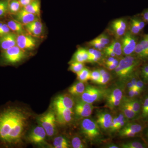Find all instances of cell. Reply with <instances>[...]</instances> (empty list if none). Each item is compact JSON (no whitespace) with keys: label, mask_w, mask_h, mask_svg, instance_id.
<instances>
[{"label":"cell","mask_w":148,"mask_h":148,"mask_svg":"<svg viewBox=\"0 0 148 148\" xmlns=\"http://www.w3.org/2000/svg\"><path fill=\"white\" fill-rule=\"evenodd\" d=\"M146 36H147V38H148V35H146Z\"/></svg>","instance_id":"cell-58"},{"label":"cell","mask_w":148,"mask_h":148,"mask_svg":"<svg viewBox=\"0 0 148 148\" xmlns=\"http://www.w3.org/2000/svg\"><path fill=\"white\" fill-rule=\"evenodd\" d=\"M88 53L87 49L79 48L74 53L71 62H77L84 63L87 62Z\"/></svg>","instance_id":"cell-20"},{"label":"cell","mask_w":148,"mask_h":148,"mask_svg":"<svg viewBox=\"0 0 148 148\" xmlns=\"http://www.w3.org/2000/svg\"><path fill=\"white\" fill-rule=\"evenodd\" d=\"M108 47L114 52L116 56H121L123 53L121 43L118 41L114 40L111 43L110 45Z\"/></svg>","instance_id":"cell-30"},{"label":"cell","mask_w":148,"mask_h":148,"mask_svg":"<svg viewBox=\"0 0 148 148\" xmlns=\"http://www.w3.org/2000/svg\"><path fill=\"white\" fill-rule=\"evenodd\" d=\"M84 68V63L77 62H71L70 63L69 70L74 73L77 74Z\"/></svg>","instance_id":"cell-33"},{"label":"cell","mask_w":148,"mask_h":148,"mask_svg":"<svg viewBox=\"0 0 148 148\" xmlns=\"http://www.w3.org/2000/svg\"><path fill=\"white\" fill-rule=\"evenodd\" d=\"M103 51L106 53V55L108 56H110V57H116V56L114 53V52L112 51L108 47H106L103 49Z\"/></svg>","instance_id":"cell-46"},{"label":"cell","mask_w":148,"mask_h":148,"mask_svg":"<svg viewBox=\"0 0 148 148\" xmlns=\"http://www.w3.org/2000/svg\"><path fill=\"white\" fill-rule=\"evenodd\" d=\"M144 87H145V85H144V82L140 79L137 80V84H136L137 89L142 92L144 89Z\"/></svg>","instance_id":"cell-47"},{"label":"cell","mask_w":148,"mask_h":148,"mask_svg":"<svg viewBox=\"0 0 148 148\" xmlns=\"http://www.w3.org/2000/svg\"><path fill=\"white\" fill-rule=\"evenodd\" d=\"M134 53L135 54V56L141 61H145V56L143 50V47L140 42H138L136 45Z\"/></svg>","instance_id":"cell-34"},{"label":"cell","mask_w":148,"mask_h":148,"mask_svg":"<svg viewBox=\"0 0 148 148\" xmlns=\"http://www.w3.org/2000/svg\"><path fill=\"white\" fill-rule=\"evenodd\" d=\"M40 0H34L24 9L28 12L40 16Z\"/></svg>","instance_id":"cell-23"},{"label":"cell","mask_w":148,"mask_h":148,"mask_svg":"<svg viewBox=\"0 0 148 148\" xmlns=\"http://www.w3.org/2000/svg\"><path fill=\"white\" fill-rule=\"evenodd\" d=\"M146 135H147V138L148 139V130L147 132V134H146Z\"/></svg>","instance_id":"cell-56"},{"label":"cell","mask_w":148,"mask_h":148,"mask_svg":"<svg viewBox=\"0 0 148 148\" xmlns=\"http://www.w3.org/2000/svg\"><path fill=\"white\" fill-rule=\"evenodd\" d=\"M9 0H0V20H3L10 15L9 12Z\"/></svg>","instance_id":"cell-25"},{"label":"cell","mask_w":148,"mask_h":148,"mask_svg":"<svg viewBox=\"0 0 148 148\" xmlns=\"http://www.w3.org/2000/svg\"><path fill=\"white\" fill-rule=\"evenodd\" d=\"M101 77V75L98 70H94L90 72V80L94 83H96L100 79Z\"/></svg>","instance_id":"cell-42"},{"label":"cell","mask_w":148,"mask_h":148,"mask_svg":"<svg viewBox=\"0 0 148 148\" xmlns=\"http://www.w3.org/2000/svg\"><path fill=\"white\" fill-rule=\"evenodd\" d=\"M143 47V50L145 56L146 60H148V38L146 35L140 42Z\"/></svg>","instance_id":"cell-39"},{"label":"cell","mask_w":148,"mask_h":148,"mask_svg":"<svg viewBox=\"0 0 148 148\" xmlns=\"http://www.w3.org/2000/svg\"><path fill=\"white\" fill-rule=\"evenodd\" d=\"M141 60L135 56H126L119 61V64L114 70L116 75L121 79L130 78L141 63Z\"/></svg>","instance_id":"cell-2"},{"label":"cell","mask_w":148,"mask_h":148,"mask_svg":"<svg viewBox=\"0 0 148 148\" xmlns=\"http://www.w3.org/2000/svg\"><path fill=\"white\" fill-rule=\"evenodd\" d=\"M106 148H119V146L116 145H114L113 144H110L105 147Z\"/></svg>","instance_id":"cell-53"},{"label":"cell","mask_w":148,"mask_h":148,"mask_svg":"<svg viewBox=\"0 0 148 148\" xmlns=\"http://www.w3.org/2000/svg\"><path fill=\"white\" fill-rule=\"evenodd\" d=\"M80 128L83 135L89 142H98L102 138V130L95 120L85 119L81 122Z\"/></svg>","instance_id":"cell-4"},{"label":"cell","mask_w":148,"mask_h":148,"mask_svg":"<svg viewBox=\"0 0 148 148\" xmlns=\"http://www.w3.org/2000/svg\"><path fill=\"white\" fill-rule=\"evenodd\" d=\"M85 88L84 83L79 81L72 85L69 88L68 91L72 95L79 96L81 95L83 93Z\"/></svg>","instance_id":"cell-22"},{"label":"cell","mask_w":148,"mask_h":148,"mask_svg":"<svg viewBox=\"0 0 148 148\" xmlns=\"http://www.w3.org/2000/svg\"><path fill=\"white\" fill-rule=\"evenodd\" d=\"M88 45H90V46L94 47L95 49H98L99 51L103 50L104 49L107 47V46L99 42V41L95 40V39L89 42H88Z\"/></svg>","instance_id":"cell-40"},{"label":"cell","mask_w":148,"mask_h":148,"mask_svg":"<svg viewBox=\"0 0 148 148\" xmlns=\"http://www.w3.org/2000/svg\"><path fill=\"white\" fill-rule=\"evenodd\" d=\"M3 20L7 23L11 31L16 35L27 34L23 25L14 20L10 15Z\"/></svg>","instance_id":"cell-19"},{"label":"cell","mask_w":148,"mask_h":148,"mask_svg":"<svg viewBox=\"0 0 148 148\" xmlns=\"http://www.w3.org/2000/svg\"><path fill=\"white\" fill-rule=\"evenodd\" d=\"M122 148H144L146 146L141 142L139 141H129L122 143L120 145Z\"/></svg>","instance_id":"cell-31"},{"label":"cell","mask_w":148,"mask_h":148,"mask_svg":"<svg viewBox=\"0 0 148 148\" xmlns=\"http://www.w3.org/2000/svg\"><path fill=\"white\" fill-rule=\"evenodd\" d=\"M1 52L0 64L3 66L16 65L25 59L28 53L17 45Z\"/></svg>","instance_id":"cell-3"},{"label":"cell","mask_w":148,"mask_h":148,"mask_svg":"<svg viewBox=\"0 0 148 148\" xmlns=\"http://www.w3.org/2000/svg\"><path fill=\"white\" fill-rule=\"evenodd\" d=\"M105 90L100 88L88 85L80 95L82 101L90 104L99 102L104 98Z\"/></svg>","instance_id":"cell-5"},{"label":"cell","mask_w":148,"mask_h":148,"mask_svg":"<svg viewBox=\"0 0 148 148\" xmlns=\"http://www.w3.org/2000/svg\"><path fill=\"white\" fill-rule=\"evenodd\" d=\"M56 112V121L59 124L66 125L71 122L73 120L74 114L73 110L68 108L54 109Z\"/></svg>","instance_id":"cell-15"},{"label":"cell","mask_w":148,"mask_h":148,"mask_svg":"<svg viewBox=\"0 0 148 148\" xmlns=\"http://www.w3.org/2000/svg\"><path fill=\"white\" fill-rule=\"evenodd\" d=\"M95 121L101 130L104 132L109 131L113 117L110 113L106 110H98L95 115Z\"/></svg>","instance_id":"cell-9"},{"label":"cell","mask_w":148,"mask_h":148,"mask_svg":"<svg viewBox=\"0 0 148 148\" xmlns=\"http://www.w3.org/2000/svg\"><path fill=\"white\" fill-rule=\"evenodd\" d=\"M76 74L77 79L79 81L85 83L87 82L88 80H90V71L87 68H84L82 71Z\"/></svg>","instance_id":"cell-29"},{"label":"cell","mask_w":148,"mask_h":148,"mask_svg":"<svg viewBox=\"0 0 148 148\" xmlns=\"http://www.w3.org/2000/svg\"><path fill=\"white\" fill-rule=\"evenodd\" d=\"M12 32L5 21L3 20H0V37L7 34Z\"/></svg>","instance_id":"cell-35"},{"label":"cell","mask_w":148,"mask_h":148,"mask_svg":"<svg viewBox=\"0 0 148 148\" xmlns=\"http://www.w3.org/2000/svg\"><path fill=\"white\" fill-rule=\"evenodd\" d=\"M144 82L146 84H148V77L145 80H144Z\"/></svg>","instance_id":"cell-55"},{"label":"cell","mask_w":148,"mask_h":148,"mask_svg":"<svg viewBox=\"0 0 148 148\" xmlns=\"http://www.w3.org/2000/svg\"><path fill=\"white\" fill-rule=\"evenodd\" d=\"M53 145L54 147L55 148H68L70 147L69 142L66 139L62 136L55 138Z\"/></svg>","instance_id":"cell-28"},{"label":"cell","mask_w":148,"mask_h":148,"mask_svg":"<svg viewBox=\"0 0 148 148\" xmlns=\"http://www.w3.org/2000/svg\"><path fill=\"white\" fill-rule=\"evenodd\" d=\"M138 40L136 36L132 34L129 31L126 32L121 39L123 53L125 56L132 55L134 53Z\"/></svg>","instance_id":"cell-8"},{"label":"cell","mask_w":148,"mask_h":148,"mask_svg":"<svg viewBox=\"0 0 148 148\" xmlns=\"http://www.w3.org/2000/svg\"><path fill=\"white\" fill-rule=\"evenodd\" d=\"M26 32L29 34L36 38H43L45 34V28L41 19L23 25Z\"/></svg>","instance_id":"cell-12"},{"label":"cell","mask_w":148,"mask_h":148,"mask_svg":"<svg viewBox=\"0 0 148 148\" xmlns=\"http://www.w3.org/2000/svg\"><path fill=\"white\" fill-rule=\"evenodd\" d=\"M34 0H18L22 8L27 6L30 3L32 2Z\"/></svg>","instance_id":"cell-48"},{"label":"cell","mask_w":148,"mask_h":148,"mask_svg":"<svg viewBox=\"0 0 148 148\" xmlns=\"http://www.w3.org/2000/svg\"><path fill=\"white\" fill-rule=\"evenodd\" d=\"M106 68L109 70V71H113L116 68L117 66L114 64H108V65H106Z\"/></svg>","instance_id":"cell-51"},{"label":"cell","mask_w":148,"mask_h":148,"mask_svg":"<svg viewBox=\"0 0 148 148\" xmlns=\"http://www.w3.org/2000/svg\"><path fill=\"white\" fill-rule=\"evenodd\" d=\"M146 22L148 23V19H147V21H146Z\"/></svg>","instance_id":"cell-57"},{"label":"cell","mask_w":148,"mask_h":148,"mask_svg":"<svg viewBox=\"0 0 148 148\" xmlns=\"http://www.w3.org/2000/svg\"><path fill=\"white\" fill-rule=\"evenodd\" d=\"M127 27V20L124 18H120L111 22L109 30L115 38L118 39L121 38L126 33Z\"/></svg>","instance_id":"cell-10"},{"label":"cell","mask_w":148,"mask_h":148,"mask_svg":"<svg viewBox=\"0 0 148 148\" xmlns=\"http://www.w3.org/2000/svg\"><path fill=\"white\" fill-rule=\"evenodd\" d=\"M22 8V7L18 0H9V12L10 15L15 14Z\"/></svg>","instance_id":"cell-27"},{"label":"cell","mask_w":148,"mask_h":148,"mask_svg":"<svg viewBox=\"0 0 148 148\" xmlns=\"http://www.w3.org/2000/svg\"><path fill=\"white\" fill-rule=\"evenodd\" d=\"M141 75L143 78V81L148 77V65L144 66L142 69L141 71Z\"/></svg>","instance_id":"cell-45"},{"label":"cell","mask_w":148,"mask_h":148,"mask_svg":"<svg viewBox=\"0 0 148 148\" xmlns=\"http://www.w3.org/2000/svg\"><path fill=\"white\" fill-rule=\"evenodd\" d=\"M53 105L54 109L68 108L73 110L75 102L71 95L64 94L56 97Z\"/></svg>","instance_id":"cell-14"},{"label":"cell","mask_w":148,"mask_h":148,"mask_svg":"<svg viewBox=\"0 0 148 148\" xmlns=\"http://www.w3.org/2000/svg\"><path fill=\"white\" fill-rule=\"evenodd\" d=\"M28 117L26 112L15 106H7L0 110V145L12 147L21 143Z\"/></svg>","instance_id":"cell-1"},{"label":"cell","mask_w":148,"mask_h":148,"mask_svg":"<svg viewBox=\"0 0 148 148\" xmlns=\"http://www.w3.org/2000/svg\"><path fill=\"white\" fill-rule=\"evenodd\" d=\"M47 134L45 130L41 125L34 128L29 136V141L31 143L39 145L44 142Z\"/></svg>","instance_id":"cell-18"},{"label":"cell","mask_w":148,"mask_h":148,"mask_svg":"<svg viewBox=\"0 0 148 148\" xmlns=\"http://www.w3.org/2000/svg\"><path fill=\"white\" fill-rule=\"evenodd\" d=\"M117 125V121L116 116H115L113 117L112 121L111 123L110 129H109V132L112 133L118 131Z\"/></svg>","instance_id":"cell-43"},{"label":"cell","mask_w":148,"mask_h":148,"mask_svg":"<svg viewBox=\"0 0 148 148\" xmlns=\"http://www.w3.org/2000/svg\"><path fill=\"white\" fill-rule=\"evenodd\" d=\"M17 35L12 32L0 37V51L7 50L16 45Z\"/></svg>","instance_id":"cell-17"},{"label":"cell","mask_w":148,"mask_h":148,"mask_svg":"<svg viewBox=\"0 0 148 148\" xmlns=\"http://www.w3.org/2000/svg\"><path fill=\"white\" fill-rule=\"evenodd\" d=\"M135 21L138 24V26H139V28L140 29L141 31L143 30L144 29V27H145V21L143 20L142 17H134Z\"/></svg>","instance_id":"cell-44"},{"label":"cell","mask_w":148,"mask_h":148,"mask_svg":"<svg viewBox=\"0 0 148 148\" xmlns=\"http://www.w3.org/2000/svg\"><path fill=\"white\" fill-rule=\"evenodd\" d=\"M143 125L135 123L127 122L125 125L120 130H119L123 131H127L138 134L143 130Z\"/></svg>","instance_id":"cell-24"},{"label":"cell","mask_w":148,"mask_h":148,"mask_svg":"<svg viewBox=\"0 0 148 148\" xmlns=\"http://www.w3.org/2000/svg\"><path fill=\"white\" fill-rule=\"evenodd\" d=\"M38 121L40 125L45 130L48 136L51 137L54 135L56 121L54 113L52 112H48L40 116Z\"/></svg>","instance_id":"cell-7"},{"label":"cell","mask_w":148,"mask_h":148,"mask_svg":"<svg viewBox=\"0 0 148 148\" xmlns=\"http://www.w3.org/2000/svg\"><path fill=\"white\" fill-rule=\"evenodd\" d=\"M122 87L115 86L105 90L104 98L106 99V103L114 101H122L124 98Z\"/></svg>","instance_id":"cell-13"},{"label":"cell","mask_w":148,"mask_h":148,"mask_svg":"<svg viewBox=\"0 0 148 148\" xmlns=\"http://www.w3.org/2000/svg\"><path fill=\"white\" fill-rule=\"evenodd\" d=\"M11 18L23 25L40 19V16L28 12L22 8L15 14L10 15Z\"/></svg>","instance_id":"cell-11"},{"label":"cell","mask_w":148,"mask_h":148,"mask_svg":"<svg viewBox=\"0 0 148 148\" xmlns=\"http://www.w3.org/2000/svg\"><path fill=\"white\" fill-rule=\"evenodd\" d=\"M142 18H143V20H144L145 22H146V21L147 20V19H148V9L145 11L143 12V14H142Z\"/></svg>","instance_id":"cell-49"},{"label":"cell","mask_w":148,"mask_h":148,"mask_svg":"<svg viewBox=\"0 0 148 148\" xmlns=\"http://www.w3.org/2000/svg\"><path fill=\"white\" fill-rule=\"evenodd\" d=\"M111 79V75L108 72L101 75L100 79L96 82V84L99 85H106L110 81Z\"/></svg>","instance_id":"cell-38"},{"label":"cell","mask_w":148,"mask_h":148,"mask_svg":"<svg viewBox=\"0 0 148 148\" xmlns=\"http://www.w3.org/2000/svg\"><path fill=\"white\" fill-rule=\"evenodd\" d=\"M95 40L106 46L109 44L110 41L108 36L105 34H102L95 38Z\"/></svg>","instance_id":"cell-41"},{"label":"cell","mask_w":148,"mask_h":148,"mask_svg":"<svg viewBox=\"0 0 148 148\" xmlns=\"http://www.w3.org/2000/svg\"><path fill=\"white\" fill-rule=\"evenodd\" d=\"M39 44V38L27 34L17 35L16 45L28 52L35 50Z\"/></svg>","instance_id":"cell-6"},{"label":"cell","mask_w":148,"mask_h":148,"mask_svg":"<svg viewBox=\"0 0 148 148\" xmlns=\"http://www.w3.org/2000/svg\"><path fill=\"white\" fill-rule=\"evenodd\" d=\"M142 117L145 119L148 118V95L146 96L144 99L142 106Z\"/></svg>","instance_id":"cell-37"},{"label":"cell","mask_w":148,"mask_h":148,"mask_svg":"<svg viewBox=\"0 0 148 148\" xmlns=\"http://www.w3.org/2000/svg\"><path fill=\"white\" fill-rule=\"evenodd\" d=\"M94 108L92 104L81 100L75 106V113L77 116L80 117L87 118L90 116Z\"/></svg>","instance_id":"cell-16"},{"label":"cell","mask_w":148,"mask_h":148,"mask_svg":"<svg viewBox=\"0 0 148 148\" xmlns=\"http://www.w3.org/2000/svg\"><path fill=\"white\" fill-rule=\"evenodd\" d=\"M119 108L128 120L135 119L138 115L123 99Z\"/></svg>","instance_id":"cell-21"},{"label":"cell","mask_w":148,"mask_h":148,"mask_svg":"<svg viewBox=\"0 0 148 148\" xmlns=\"http://www.w3.org/2000/svg\"><path fill=\"white\" fill-rule=\"evenodd\" d=\"M128 28H129V32L135 36L139 34L141 32L138 24L135 21L134 17L130 18Z\"/></svg>","instance_id":"cell-32"},{"label":"cell","mask_w":148,"mask_h":148,"mask_svg":"<svg viewBox=\"0 0 148 148\" xmlns=\"http://www.w3.org/2000/svg\"><path fill=\"white\" fill-rule=\"evenodd\" d=\"M98 71H99V72H100V73L101 74V76L103 75L106 73V72H107L105 69H98Z\"/></svg>","instance_id":"cell-54"},{"label":"cell","mask_w":148,"mask_h":148,"mask_svg":"<svg viewBox=\"0 0 148 148\" xmlns=\"http://www.w3.org/2000/svg\"><path fill=\"white\" fill-rule=\"evenodd\" d=\"M128 95L129 96V98H134L135 97V91H134V88L130 89V90H128Z\"/></svg>","instance_id":"cell-50"},{"label":"cell","mask_w":148,"mask_h":148,"mask_svg":"<svg viewBox=\"0 0 148 148\" xmlns=\"http://www.w3.org/2000/svg\"><path fill=\"white\" fill-rule=\"evenodd\" d=\"M126 85H127V87L128 90H130V89H132V88H134L133 85H132L131 81H128V82H127Z\"/></svg>","instance_id":"cell-52"},{"label":"cell","mask_w":148,"mask_h":148,"mask_svg":"<svg viewBox=\"0 0 148 148\" xmlns=\"http://www.w3.org/2000/svg\"><path fill=\"white\" fill-rule=\"evenodd\" d=\"M124 101L128 104L137 114L140 113L141 110V102L139 100L134 98H128L124 97Z\"/></svg>","instance_id":"cell-26"},{"label":"cell","mask_w":148,"mask_h":148,"mask_svg":"<svg viewBox=\"0 0 148 148\" xmlns=\"http://www.w3.org/2000/svg\"><path fill=\"white\" fill-rule=\"evenodd\" d=\"M72 147L73 148H84L86 146L83 143L81 139L78 137H74L71 140Z\"/></svg>","instance_id":"cell-36"}]
</instances>
